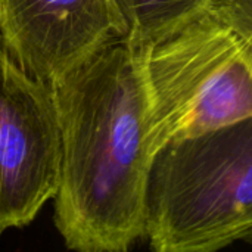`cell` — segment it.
<instances>
[{"label": "cell", "instance_id": "obj_1", "mask_svg": "<svg viewBox=\"0 0 252 252\" xmlns=\"http://www.w3.org/2000/svg\"><path fill=\"white\" fill-rule=\"evenodd\" d=\"M148 52L114 35L50 84L61 130L55 226L69 250L124 252L145 238Z\"/></svg>", "mask_w": 252, "mask_h": 252}, {"label": "cell", "instance_id": "obj_2", "mask_svg": "<svg viewBox=\"0 0 252 252\" xmlns=\"http://www.w3.org/2000/svg\"><path fill=\"white\" fill-rule=\"evenodd\" d=\"M145 238L157 252H213L252 242V117L157 152Z\"/></svg>", "mask_w": 252, "mask_h": 252}, {"label": "cell", "instance_id": "obj_3", "mask_svg": "<svg viewBox=\"0 0 252 252\" xmlns=\"http://www.w3.org/2000/svg\"><path fill=\"white\" fill-rule=\"evenodd\" d=\"M149 140L167 143L252 117V46L211 9L148 52Z\"/></svg>", "mask_w": 252, "mask_h": 252}, {"label": "cell", "instance_id": "obj_4", "mask_svg": "<svg viewBox=\"0 0 252 252\" xmlns=\"http://www.w3.org/2000/svg\"><path fill=\"white\" fill-rule=\"evenodd\" d=\"M59 174L52 87L27 74L0 44V236L38 216L55 198Z\"/></svg>", "mask_w": 252, "mask_h": 252}, {"label": "cell", "instance_id": "obj_5", "mask_svg": "<svg viewBox=\"0 0 252 252\" xmlns=\"http://www.w3.org/2000/svg\"><path fill=\"white\" fill-rule=\"evenodd\" d=\"M114 35L118 28L111 0H0V44L46 84Z\"/></svg>", "mask_w": 252, "mask_h": 252}, {"label": "cell", "instance_id": "obj_6", "mask_svg": "<svg viewBox=\"0 0 252 252\" xmlns=\"http://www.w3.org/2000/svg\"><path fill=\"white\" fill-rule=\"evenodd\" d=\"M216 0H111L118 35L151 49L207 13Z\"/></svg>", "mask_w": 252, "mask_h": 252}, {"label": "cell", "instance_id": "obj_7", "mask_svg": "<svg viewBox=\"0 0 252 252\" xmlns=\"http://www.w3.org/2000/svg\"><path fill=\"white\" fill-rule=\"evenodd\" d=\"M211 10L238 30L252 46V0H216Z\"/></svg>", "mask_w": 252, "mask_h": 252}]
</instances>
